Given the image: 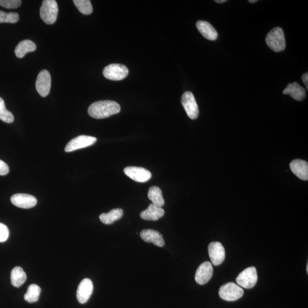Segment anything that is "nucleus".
<instances>
[{
    "instance_id": "nucleus-1",
    "label": "nucleus",
    "mask_w": 308,
    "mask_h": 308,
    "mask_svg": "<svg viewBox=\"0 0 308 308\" xmlns=\"http://www.w3.org/2000/svg\"><path fill=\"white\" fill-rule=\"evenodd\" d=\"M120 106L112 101H102L93 103L89 106V116L95 119H103L119 113Z\"/></svg>"
},
{
    "instance_id": "nucleus-2",
    "label": "nucleus",
    "mask_w": 308,
    "mask_h": 308,
    "mask_svg": "<svg viewBox=\"0 0 308 308\" xmlns=\"http://www.w3.org/2000/svg\"><path fill=\"white\" fill-rule=\"evenodd\" d=\"M267 46L273 51L280 52L284 50L286 43L284 33L280 27H276L267 34L266 37Z\"/></svg>"
},
{
    "instance_id": "nucleus-3",
    "label": "nucleus",
    "mask_w": 308,
    "mask_h": 308,
    "mask_svg": "<svg viewBox=\"0 0 308 308\" xmlns=\"http://www.w3.org/2000/svg\"><path fill=\"white\" fill-rule=\"evenodd\" d=\"M58 12V4L55 0H44L40 8V16L45 23L52 25L56 22Z\"/></svg>"
},
{
    "instance_id": "nucleus-4",
    "label": "nucleus",
    "mask_w": 308,
    "mask_h": 308,
    "mask_svg": "<svg viewBox=\"0 0 308 308\" xmlns=\"http://www.w3.org/2000/svg\"><path fill=\"white\" fill-rule=\"evenodd\" d=\"M219 295L224 300L234 302L243 296L244 290L234 283H228L220 287Z\"/></svg>"
},
{
    "instance_id": "nucleus-5",
    "label": "nucleus",
    "mask_w": 308,
    "mask_h": 308,
    "mask_svg": "<svg viewBox=\"0 0 308 308\" xmlns=\"http://www.w3.org/2000/svg\"><path fill=\"white\" fill-rule=\"evenodd\" d=\"M236 281L237 284L243 288L247 289L254 288L258 281L257 269L254 266L245 269L238 275Z\"/></svg>"
},
{
    "instance_id": "nucleus-6",
    "label": "nucleus",
    "mask_w": 308,
    "mask_h": 308,
    "mask_svg": "<svg viewBox=\"0 0 308 308\" xmlns=\"http://www.w3.org/2000/svg\"><path fill=\"white\" fill-rule=\"evenodd\" d=\"M129 70L126 66L121 64H113L107 66L103 69V74L106 78L112 81H120L125 78Z\"/></svg>"
},
{
    "instance_id": "nucleus-7",
    "label": "nucleus",
    "mask_w": 308,
    "mask_h": 308,
    "mask_svg": "<svg viewBox=\"0 0 308 308\" xmlns=\"http://www.w3.org/2000/svg\"><path fill=\"white\" fill-rule=\"evenodd\" d=\"M181 102L190 118L195 119L198 117L199 111L198 104L191 92H185L182 96Z\"/></svg>"
},
{
    "instance_id": "nucleus-8",
    "label": "nucleus",
    "mask_w": 308,
    "mask_h": 308,
    "mask_svg": "<svg viewBox=\"0 0 308 308\" xmlns=\"http://www.w3.org/2000/svg\"><path fill=\"white\" fill-rule=\"evenodd\" d=\"M95 137L87 136H80L74 138L67 144L65 148V151L69 153L81 148L92 146L96 142Z\"/></svg>"
},
{
    "instance_id": "nucleus-9",
    "label": "nucleus",
    "mask_w": 308,
    "mask_h": 308,
    "mask_svg": "<svg viewBox=\"0 0 308 308\" xmlns=\"http://www.w3.org/2000/svg\"><path fill=\"white\" fill-rule=\"evenodd\" d=\"M36 87L37 92L43 97H46L49 94L51 88V76L49 71L43 70L40 72L37 76Z\"/></svg>"
},
{
    "instance_id": "nucleus-10",
    "label": "nucleus",
    "mask_w": 308,
    "mask_h": 308,
    "mask_svg": "<svg viewBox=\"0 0 308 308\" xmlns=\"http://www.w3.org/2000/svg\"><path fill=\"white\" fill-rule=\"evenodd\" d=\"M13 205L21 209H31L37 205V200L35 197L26 193H17L10 198Z\"/></svg>"
},
{
    "instance_id": "nucleus-11",
    "label": "nucleus",
    "mask_w": 308,
    "mask_h": 308,
    "mask_svg": "<svg viewBox=\"0 0 308 308\" xmlns=\"http://www.w3.org/2000/svg\"><path fill=\"white\" fill-rule=\"evenodd\" d=\"M124 172L130 178L138 182H146L151 178V173L147 169L138 167H127Z\"/></svg>"
},
{
    "instance_id": "nucleus-12",
    "label": "nucleus",
    "mask_w": 308,
    "mask_h": 308,
    "mask_svg": "<svg viewBox=\"0 0 308 308\" xmlns=\"http://www.w3.org/2000/svg\"><path fill=\"white\" fill-rule=\"evenodd\" d=\"M213 275V267L211 263L206 261L199 266L195 273V279L200 285H204L209 282Z\"/></svg>"
},
{
    "instance_id": "nucleus-13",
    "label": "nucleus",
    "mask_w": 308,
    "mask_h": 308,
    "mask_svg": "<svg viewBox=\"0 0 308 308\" xmlns=\"http://www.w3.org/2000/svg\"><path fill=\"white\" fill-rule=\"evenodd\" d=\"M209 254L214 265H220L224 261V248L219 242H213L209 244Z\"/></svg>"
},
{
    "instance_id": "nucleus-14",
    "label": "nucleus",
    "mask_w": 308,
    "mask_h": 308,
    "mask_svg": "<svg viewBox=\"0 0 308 308\" xmlns=\"http://www.w3.org/2000/svg\"><path fill=\"white\" fill-rule=\"evenodd\" d=\"M93 284L92 280L85 279L79 284L77 292V298L78 302L85 304L88 302L92 295Z\"/></svg>"
},
{
    "instance_id": "nucleus-15",
    "label": "nucleus",
    "mask_w": 308,
    "mask_h": 308,
    "mask_svg": "<svg viewBox=\"0 0 308 308\" xmlns=\"http://www.w3.org/2000/svg\"><path fill=\"white\" fill-rule=\"evenodd\" d=\"M290 168L294 174L303 181H308V162L295 159L290 164Z\"/></svg>"
},
{
    "instance_id": "nucleus-16",
    "label": "nucleus",
    "mask_w": 308,
    "mask_h": 308,
    "mask_svg": "<svg viewBox=\"0 0 308 308\" xmlns=\"http://www.w3.org/2000/svg\"><path fill=\"white\" fill-rule=\"evenodd\" d=\"M141 237L147 243H153L158 247H162L165 245V241L162 235L153 230H144L141 232Z\"/></svg>"
},
{
    "instance_id": "nucleus-17",
    "label": "nucleus",
    "mask_w": 308,
    "mask_h": 308,
    "mask_svg": "<svg viewBox=\"0 0 308 308\" xmlns=\"http://www.w3.org/2000/svg\"><path fill=\"white\" fill-rule=\"evenodd\" d=\"M283 93L285 95H289L294 99L298 101H303L306 96V89L297 82H293L287 85Z\"/></svg>"
},
{
    "instance_id": "nucleus-18",
    "label": "nucleus",
    "mask_w": 308,
    "mask_h": 308,
    "mask_svg": "<svg viewBox=\"0 0 308 308\" xmlns=\"http://www.w3.org/2000/svg\"><path fill=\"white\" fill-rule=\"evenodd\" d=\"M164 214L165 211L162 208L150 204L146 210L141 213L140 216L144 220L157 221L164 216Z\"/></svg>"
},
{
    "instance_id": "nucleus-19",
    "label": "nucleus",
    "mask_w": 308,
    "mask_h": 308,
    "mask_svg": "<svg viewBox=\"0 0 308 308\" xmlns=\"http://www.w3.org/2000/svg\"><path fill=\"white\" fill-rule=\"evenodd\" d=\"M196 27L199 32L206 39L210 41H214L217 39L218 34L215 29L211 24L205 21H199L196 23Z\"/></svg>"
},
{
    "instance_id": "nucleus-20",
    "label": "nucleus",
    "mask_w": 308,
    "mask_h": 308,
    "mask_svg": "<svg viewBox=\"0 0 308 308\" xmlns=\"http://www.w3.org/2000/svg\"><path fill=\"white\" fill-rule=\"evenodd\" d=\"M36 49V44L32 41L25 40L21 41L15 49V54L19 58H22L29 52Z\"/></svg>"
},
{
    "instance_id": "nucleus-21",
    "label": "nucleus",
    "mask_w": 308,
    "mask_h": 308,
    "mask_svg": "<svg viewBox=\"0 0 308 308\" xmlns=\"http://www.w3.org/2000/svg\"><path fill=\"white\" fill-rule=\"evenodd\" d=\"M10 279L13 286L19 288L22 286L26 280V273L20 266L14 268L10 275Z\"/></svg>"
},
{
    "instance_id": "nucleus-22",
    "label": "nucleus",
    "mask_w": 308,
    "mask_h": 308,
    "mask_svg": "<svg viewBox=\"0 0 308 308\" xmlns=\"http://www.w3.org/2000/svg\"><path fill=\"white\" fill-rule=\"evenodd\" d=\"M123 215V211L120 209L111 210L108 213H103L99 216L100 220L103 224L109 225L118 220Z\"/></svg>"
},
{
    "instance_id": "nucleus-23",
    "label": "nucleus",
    "mask_w": 308,
    "mask_h": 308,
    "mask_svg": "<svg viewBox=\"0 0 308 308\" xmlns=\"http://www.w3.org/2000/svg\"><path fill=\"white\" fill-rule=\"evenodd\" d=\"M148 198L156 206L162 208L165 205V200L163 198L162 192L158 187L153 186L150 188L148 190Z\"/></svg>"
},
{
    "instance_id": "nucleus-24",
    "label": "nucleus",
    "mask_w": 308,
    "mask_h": 308,
    "mask_svg": "<svg viewBox=\"0 0 308 308\" xmlns=\"http://www.w3.org/2000/svg\"><path fill=\"white\" fill-rule=\"evenodd\" d=\"M41 291L39 286L36 284L30 285L27 288L26 293L24 295V299L29 303L37 302L39 299Z\"/></svg>"
},
{
    "instance_id": "nucleus-25",
    "label": "nucleus",
    "mask_w": 308,
    "mask_h": 308,
    "mask_svg": "<svg viewBox=\"0 0 308 308\" xmlns=\"http://www.w3.org/2000/svg\"><path fill=\"white\" fill-rule=\"evenodd\" d=\"M73 2L79 11L85 15H89L93 12V6L89 0H74Z\"/></svg>"
},
{
    "instance_id": "nucleus-26",
    "label": "nucleus",
    "mask_w": 308,
    "mask_h": 308,
    "mask_svg": "<svg viewBox=\"0 0 308 308\" xmlns=\"http://www.w3.org/2000/svg\"><path fill=\"white\" fill-rule=\"evenodd\" d=\"M0 120L7 123H12L14 116L11 112L6 109L4 101L0 97Z\"/></svg>"
},
{
    "instance_id": "nucleus-27",
    "label": "nucleus",
    "mask_w": 308,
    "mask_h": 308,
    "mask_svg": "<svg viewBox=\"0 0 308 308\" xmlns=\"http://www.w3.org/2000/svg\"><path fill=\"white\" fill-rule=\"evenodd\" d=\"M19 15L17 13H5L0 10V23L15 24L19 22Z\"/></svg>"
},
{
    "instance_id": "nucleus-28",
    "label": "nucleus",
    "mask_w": 308,
    "mask_h": 308,
    "mask_svg": "<svg viewBox=\"0 0 308 308\" xmlns=\"http://www.w3.org/2000/svg\"><path fill=\"white\" fill-rule=\"evenodd\" d=\"M20 0H0V5L7 9H16L22 5Z\"/></svg>"
},
{
    "instance_id": "nucleus-29",
    "label": "nucleus",
    "mask_w": 308,
    "mask_h": 308,
    "mask_svg": "<svg viewBox=\"0 0 308 308\" xmlns=\"http://www.w3.org/2000/svg\"><path fill=\"white\" fill-rule=\"evenodd\" d=\"M9 236V231L8 227L5 224L0 223V243L5 242Z\"/></svg>"
},
{
    "instance_id": "nucleus-30",
    "label": "nucleus",
    "mask_w": 308,
    "mask_h": 308,
    "mask_svg": "<svg viewBox=\"0 0 308 308\" xmlns=\"http://www.w3.org/2000/svg\"><path fill=\"white\" fill-rule=\"evenodd\" d=\"M9 168L8 165L4 162L0 160V175L4 176L8 174Z\"/></svg>"
},
{
    "instance_id": "nucleus-31",
    "label": "nucleus",
    "mask_w": 308,
    "mask_h": 308,
    "mask_svg": "<svg viewBox=\"0 0 308 308\" xmlns=\"http://www.w3.org/2000/svg\"><path fill=\"white\" fill-rule=\"evenodd\" d=\"M302 80L304 82V84H305L306 86V88L308 91V72H306V73L302 75Z\"/></svg>"
},
{
    "instance_id": "nucleus-32",
    "label": "nucleus",
    "mask_w": 308,
    "mask_h": 308,
    "mask_svg": "<svg viewBox=\"0 0 308 308\" xmlns=\"http://www.w3.org/2000/svg\"><path fill=\"white\" fill-rule=\"evenodd\" d=\"M216 2L217 3H224L227 2V0H215Z\"/></svg>"
},
{
    "instance_id": "nucleus-33",
    "label": "nucleus",
    "mask_w": 308,
    "mask_h": 308,
    "mask_svg": "<svg viewBox=\"0 0 308 308\" xmlns=\"http://www.w3.org/2000/svg\"><path fill=\"white\" fill-rule=\"evenodd\" d=\"M249 2H250V3H255L258 2L257 0H250V1H248Z\"/></svg>"
},
{
    "instance_id": "nucleus-34",
    "label": "nucleus",
    "mask_w": 308,
    "mask_h": 308,
    "mask_svg": "<svg viewBox=\"0 0 308 308\" xmlns=\"http://www.w3.org/2000/svg\"><path fill=\"white\" fill-rule=\"evenodd\" d=\"M307 272H308V264H307Z\"/></svg>"
}]
</instances>
